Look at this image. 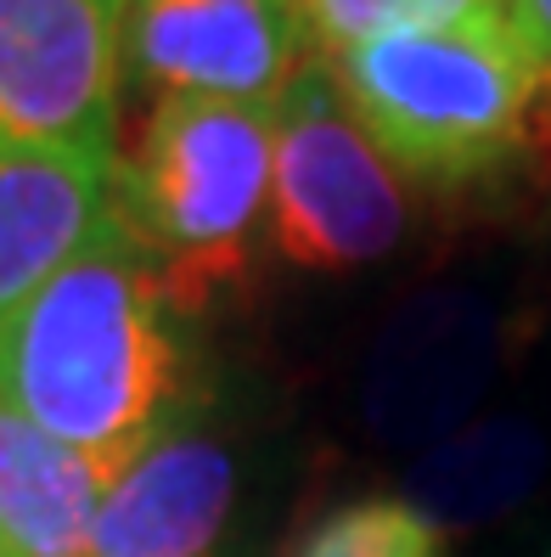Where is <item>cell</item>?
Segmentation results:
<instances>
[{
  "mask_svg": "<svg viewBox=\"0 0 551 557\" xmlns=\"http://www.w3.org/2000/svg\"><path fill=\"white\" fill-rule=\"evenodd\" d=\"M191 395L180 310L108 191L90 243L0 326V400L118 473L191 411Z\"/></svg>",
  "mask_w": 551,
  "mask_h": 557,
  "instance_id": "6da1fadb",
  "label": "cell"
},
{
  "mask_svg": "<svg viewBox=\"0 0 551 557\" xmlns=\"http://www.w3.org/2000/svg\"><path fill=\"white\" fill-rule=\"evenodd\" d=\"M321 62L383 158L439 191L506 175L551 129V62L512 17L405 28Z\"/></svg>",
  "mask_w": 551,
  "mask_h": 557,
  "instance_id": "7a4b0ae2",
  "label": "cell"
},
{
  "mask_svg": "<svg viewBox=\"0 0 551 557\" xmlns=\"http://www.w3.org/2000/svg\"><path fill=\"white\" fill-rule=\"evenodd\" d=\"M276 108L158 96L129 158H113V209L164 271L180 315H198L253 259L271 203Z\"/></svg>",
  "mask_w": 551,
  "mask_h": 557,
  "instance_id": "3957f363",
  "label": "cell"
},
{
  "mask_svg": "<svg viewBox=\"0 0 551 557\" xmlns=\"http://www.w3.org/2000/svg\"><path fill=\"white\" fill-rule=\"evenodd\" d=\"M405 175L349 113L327 62H310L276 102L271 237L287 265L343 276L405 243Z\"/></svg>",
  "mask_w": 551,
  "mask_h": 557,
  "instance_id": "277c9868",
  "label": "cell"
},
{
  "mask_svg": "<svg viewBox=\"0 0 551 557\" xmlns=\"http://www.w3.org/2000/svg\"><path fill=\"white\" fill-rule=\"evenodd\" d=\"M124 0H0V147L113 163Z\"/></svg>",
  "mask_w": 551,
  "mask_h": 557,
  "instance_id": "5b68a950",
  "label": "cell"
},
{
  "mask_svg": "<svg viewBox=\"0 0 551 557\" xmlns=\"http://www.w3.org/2000/svg\"><path fill=\"white\" fill-rule=\"evenodd\" d=\"M310 46L304 0H124V79L152 96L276 108Z\"/></svg>",
  "mask_w": 551,
  "mask_h": 557,
  "instance_id": "8992f818",
  "label": "cell"
},
{
  "mask_svg": "<svg viewBox=\"0 0 551 557\" xmlns=\"http://www.w3.org/2000/svg\"><path fill=\"white\" fill-rule=\"evenodd\" d=\"M506 315L478 293H423L377 338L361 411L388 445H434L456 434L506 367Z\"/></svg>",
  "mask_w": 551,
  "mask_h": 557,
  "instance_id": "52a82bcc",
  "label": "cell"
},
{
  "mask_svg": "<svg viewBox=\"0 0 551 557\" xmlns=\"http://www.w3.org/2000/svg\"><path fill=\"white\" fill-rule=\"evenodd\" d=\"M231 507L237 450L203 411H186L108 479L85 557H214Z\"/></svg>",
  "mask_w": 551,
  "mask_h": 557,
  "instance_id": "ba28073f",
  "label": "cell"
},
{
  "mask_svg": "<svg viewBox=\"0 0 551 557\" xmlns=\"http://www.w3.org/2000/svg\"><path fill=\"white\" fill-rule=\"evenodd\" d=\"M108 191L113 163L0 147V326L90 243Z\"/></svg>",
  "mask_w": 551,
  "mask_h": 557,
  "instance_id": "9c48e42d",
  "label": "cell"
},
{
  "mask_svg": "<svg viewBox=\"0 0 551 557\" xmlns=\"http://www.w3.org/2000/svg\"><path fill=\"white\" fill-rule=\"evenodd\" d=\"M108 468L0 400V541L12 557H85Z\"/></svg>",
  "mask_w": 551,
  "mask_h": 557,
  "instance_id": "30bf717a",
  "label": "cell"
},
{
  "mask_svg": "<svg viewBox=\"0 0 551 557\" xmlns=\"http://www.w3.org/2000/svg\"><path fill=\"white\" fill-rule=\"evenodd\" d=\"M551 462V445L535 422L524 417H484L462 422L456 434L434 440L416 462L405 468L400 496L428 512L439 530L462 523H490L512 507H524Z\"/></svg>",
  "mask_w": 551,
  "mask_h": 557,
  "instance_id": "8fae6325",
  "label": "cell"
},
{
  "mask_svg": "<svg viewBox=\"0 0 551 557\" xmlns=\"http://www.w3.org/2000/svg\"><path fill=\"white\" fill-rule=\"evenodd\" d=\"M287 557H450V546L405 496H354L304 523Z\"/></svg>",
  "mask_w": 551,
  "mask_h": 557,
  "instance_id": "7c38bea8",
  "label": "cell"
},
{
  "mask_svg": "<svg viewBox=\"0 0 551 557\" xmlns=\"http://www.w3.org/2000/svg\"><path fill=\"white\" fill-rule=\"evenodd\" d=\"M321 51L405 35V28H462L512 17V0H304Z\"/></svg>",
  "mask_w": 551,
  "mask_h": 557,
  "instance_id": "4fadbf2b",
  "label": "cell"
},
{
  "mask_svg": "<svg viewBox=\"0 0 551 557\" xmlns=\"http://www.w3.org/2000/svg\"><path fill=\"white\" fill-rule=\"evenodd\" d=\"M512 23L529 35V46L551 62V0H512Z\"/></svg>",
  "mask_w": 551,
  "mask_h": 557,
  "instance_id": "5bb4252c",
  "label": "cell"
},
{
  "mask_svg": "<svg viewBox=\"0 0 551 557\" xmlns=\"http://www.w3.org/2000/svg\"><path fill=\"white\" fill-rule=\"evenodd\" d=\"M0 557H12V552H7V541H0Z\"/></svg>",
  "mask_w": 551,
  "mask_h": 557,
  "instance_id": "9a60e30c",
  "label": "cell"
}]
</instances>
